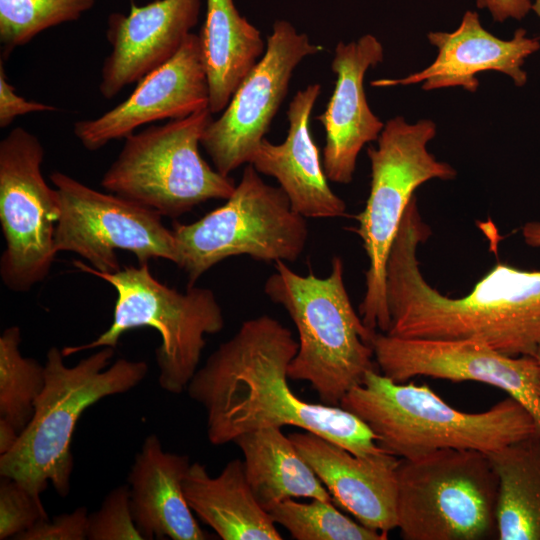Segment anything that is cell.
<instances>
[{"label":"cell","mask_w":540,"mask_h":540,"mask_svg":"<svg viewBox=\"0 0 540 540\" xmlns=\"http://www.w3.org/2000/svg\"><path fill=\"white\" fill-rule=\"evenodd\" d=\"M436 135L432 120L408 123L402 116L388 120L369 147L371 184L365 208L355 216L353 230L361 238L369 266L359 307L364 325L386 333L390 318L386 299V264L401 220L416 189L432 179L452 180L456 170L427 150Z\"/></svg>","instance_id":"obj_6"},{"label":"cell","mask_w":540,"mask_h":540,"mask_svg":"<svg viewBox=\"0 0 540 540\" xmlns=\"http://www.w3.org/2000/svg\"><path fill=\"white\" fill-rule=\"evenodd\" d=\"M265 281L264 292L289 314L299 348L288 376L307 381L327 405L337 406L365 374L375 370L372 336L355 311L344 282V263L336 256L326 277L300 275L284 261Z\"/></svg>","instance_id":"obj_4"},{"label":"cell","mask_w":540,"mask_h":540,"mask_svg":"<svg viewBox=\"0 0 540 540\" xmlns=\"http://www.w3.org/2000/svg\"><path fill=\"white\" fill-rule=\"evenodd\" d=\"M95 0H0V43L4 58L41 32L78 20Z\"/></svg>","instance_id":"obj_27"},{"label":"cell","mask_w":540,"mask_h":540,"mask_svg":"<svg viewBox=\"0 0 540 540\" xmlns=\"http://www.w3.org/2000/svg\"><path fill=\"white\" fill-rule=\"evenodd\" d=\"M200 9L201 0H155L142 6L131 0L128 14H110L111 53L101 69V95L113 98L170 60L197 24Z\"/></svg>","instance_id":"obj_15"},{"label":"cell","mask_w":540,"mask_h":540,"mask_svg":"<svg viewBox=\"0 0 540 540\" xmlns=\"http://www.w3.org/2000/svg\"><path fill=\"white\" fill-rule=\"evenodd\" d=\"M185 499L198 518L223 540H281L270 514L255 499L243 461H229L211 477L206 466L191 463L183 480Z\"/></svg>","instance_id":"obj_21"},{"label":"cell","mask_w":540,"mask_h":540,"mask_svg":"<svg viewBox=\"0 0 540 540\" xmlns=\"http://www.w3.org/2000/svg\"><path fill=\"white\" fill-rule=\"evenodd\" d=\"M190 458L166 452L157 435L146 437L128 483L134 522L144 539L206 540L182 488Z\"/></svg>","instance_id":"obj_20"},{"label":"cell","mask_w":540,"mask_h":540,"mask_svg":"<svg viewBox=\"0 0 540 540\" xmlns=\"http://www.w3.org/2000/svg\"><path fill=\"white\" fill-rule=\"evenodd\" d=\"M88 516L86 507L71 513L43 519L30 529L18 534L16 540H84L87 539Z\"/></svg>","instance_id":"obj_30"},{"label":"cell","mask_w":540,"mask_h":540,"mask_svg":"<svg viewBox=\"0 0 540 540\" xmlns=\"http://www.w3.org/2000/svg\"><path fill=\"white\" fill-rule=\"evenodd\" d=\"M78 269L108 282L116 291L110 327L95 340L67 346L64 357L95 348H115L129 330L155 329L161 344L155 349L159 385L172 394H180L198 369L205 335L216 334L224 327L222 308L211 289L187 286L184 292L155 278L149 264L127 266L113 273L99 272L80 261Z\"/></svg>","instance_id":"obj_5"},{"label":"cell","mask_w":540,"mask_h":540,"mask_svg":"<svg viewBox=\"0 0 540 540\" xmlns=\"http://www.w3.org/2000/svg\"><path fill=\"white\" fill-rule=\"evenodd\" d=\"M244 456L250 489L268 511L286 499L310 498L332 502L329 491L279 427H267L238 436L234 442Z\"/></svg>","instance_id":"obj_23"},{"label":"cell","mask_w":540,"mask_h":540,"mask_svg":"<svg viewBox=\"0 0 540 540\" xmlns=\"http://www.w3.org/2000/svg\"><path fill=\"white\" fill-rule=\"evenodd\" d=\"M3 59L0 60V127L9 126L15 118L32 112L57 110L56 107L27 100L16 94L15 88L8 82Z\"/></svg>","instance_id":"obj_31"},{"label":"cell","mask_w":540,"mask_h":540,"mask_svg":"<svg viewBox=\"0 0 540 540\" xmlns=\"http://www.w3.org/2000/svg\"><path fill=\"white\" fill-rule=\"evenodd\" d=\"M43 519L48 516L40 496L32 494L16 479L1 475L0 539H13Z\"/></svg>","instance_id":"obj_28"},{"label":"cell","mask_w":540,"mask_h":540,"mask_svg":"<svg viewBox=\"0 0 540 540\" xmlns=\"http://www.w3.org/2000/svg\"><path fill=\"white\" fill-rule=\"evenodd\" d=\"M212 119L205 107L127 136L101 186L170 218L211 199L227 200L235 190L234 179L213 169L199 151Z\"/></svg>","instance_id":"obj_9"},{"label":"cell","mask_w":540,"mask_h":540,"mask_svg":"<svg viewBox=\"0 0 540 540\" xmlns=\"http://www.w3.org/2000/svg\"><path fill=\"white\" fill-rule=\"evenodd\" d=\"M384 48L373 35L339 42L331 69L336 83L326 109L316 117L325 130L322 165L328 180L348 184L365 144L378 139L384 123L370 109L364 78L369 68L381 63Z\"/></svg>","instance_id":"obj_16"},{"label":"cell","mask_w":540,"mask_h":540,"mask_svg":"<svg viewBox=\"0 0 540 540\" xmlns=\"http://www.w3.org/2000/svg\"><path fill=\"white\" fill-rule=\"evenodd\" d=\"M288 436L333 500L360 524L386 535L397 528L398 457L387 452L357 456L306 430Z\"/></svg>","instance_id":"obj_18"},{"label":"cell","mask_w":540,"mask_h":540,"mask_svg":"<svg viewBox=\"0 0 540 540\" xmlns=\"http://www.w3.org/2000/svg\"><path fill=\"white\" fill-rule=\"evenodd\" d=\"M321 92L318 83L299 90L287 110L286 139L273 144L264 138L249 164L260 174L275 178L294 211L305 218H337L346 204L328 184L319 148L310 130V116Z\"/></svg>","instance_id":"obj_19"},{"label":"cell","mask_w":540,"mask_h":540,"mask_svg":"<svg viewBox=\"0 0 540 540\" xmlns=\"http://www.w3.org/2000/svg\"><path fill=\"white\" fill-rule=\"evenodd\" d=\"M532 9L537 14V16L540 18V0H535L534 3H532ZM540 39V37H539Z\"/></svg>","instance_id":"obj_34"},{"label":"cell","mask_w":540,"mask_h":540,"mask_svg":"<svg viewBox=\"0 0 540 540\" xmlns=\"http://www.w3.org/2000/svg\"><path fill=\"white\" fill-rule=\"evenodd\" d=\"M476 3L478 8H487L497 22L509 18L521 20L532 9L531 0H476Z\"/></svg>","instance_id":"obj_32"},{"label":"cell","mask_w":540,"mask_h":540,"mask_svg":"<svg viewBox=\"0 0 540 540\" xmlns=\"http://www.w3.org/2000/svg\"><path fill=\"white\" fill-rule=\"evenodd\" d=\"M113 356L114 348L102 347L67 366L62 350H48L45 386L16 444L0 455V475L16 479L36 496L49 482L61 497L69 494L71 441L80 416L101 399L131 390L148 372L145 361L120 358L109 366Z\"/></svg>","instance_id":"obj_3"},{"label":"cell","mask_w":540,"mask_h":540,"mask_svg":"<svg viewBox=\"0 0 540 540\" xmlns=\"http://www.w3.org/2000/svg\"><path fill=\"white\" fill-rule=\"evenodd\" d=\"M200 47L208 80L209 109L222 112L242 80L260 60L266 44L234 0H206Z\"/></svg>","instance_id":"obj_22"},{"label":"cell","mask_w":540,"mask_h":540,"mask_svg":"<svg viewBox=\"0 0 540 540\" xmlns=\"http://www.w3.org/2000/svg\"><path fill=\"white\" fill-rule=\"evenodd\" d=\"M259 174L247 164L225 204L192 223H173L176 265L186 273L188 286L229 257L276 263L302 255L309 234L306 218L292 209L280 187Z\"/></svg>","instance_id":"obj_8"},{"label":"cell","mask_w":540,"mask_h":540,"mask_svg":"<svg viewBox=\"0 0 540 540\" xmlns=\"http://www.w3.org/2000/svg\"><path fill=\"white\" fill-rule=\"evenodd\" d=\"M21 330L6 328L0 336V419L20 434L34 414L45 386V367L20 351Z\"/></svg>","instance_id":"obj_25"},{"label":"cell","mask_w":540,"mask_h":540,"mask_svg":"<svg viewBox=\"0 0 540 540\" xmlns=\"http://www.w3.org/2000/svg\"><path fill=\"white\" fill-rule=\"evenodd\" d=\"M298 348L287 327L260 315L244 321L210 354L186 388L206 412L210 443L224 445L250 431L296 426L357 456L386 452L353 413L341 406L308 403L293 392L288 368Z\"/></svg>","instance_id":"obj_1"},{"label":"cell","mask_w":540,"mask_h":540,"mask_svg":"<svg viewBox=\"0 0 540 540\" xmlns=\"http://www.w3.org/2000/svg\"><path fill=\"white\" fill-rule=\"evenodd\" d=\"M40 140L22 127L0 141V224L5 249L0 276L14 292H27L48 276L58 252L57 190L45 181Z\"/></svg>","instance_id":"obj_10"},{"label":"cell","mask_w":540,"mask_h":540,"mask_svg":"<svg viewBox=\"0 0 540 540\" xmlns=\"http://www.w3.org/2000/svg\"><path fill=\"white\" fill-rule=\"evenodd\" d=\"M323 50L286 20H277L266 50L233 93L221 116L206 127L201 146L224 176L249 164L285 98L292 73Z\"/></svg>","instance_id":"obj_12"},{"label":"cell","mask_w":540,"mask_h":540,"mask_svg":"<svg viewBox=\"0 0 540 540\" xmlns=\"http://www.w3.org/2000/svg\"><path fill=\"white\" fill-rule=\"evenodd\" d=\"M19 435L10 423L0 419V455L8 453L13 448Z\"/></svg>","instance_id":"obj_33"},{"label":"cell","mask_w":540,"mask_h":540,"mask_svg":"<svg viewBox=\"0 0 540 540\" xmlns=\"http://www.w3.org/2000/svg\"><path fill=\"white\" fill-rule=\"evenodd\" d=\"M534 357H535V358L539 361V363H540V346L538 347V349H537V351H536Z\"/></svg>","instance_id":"obj_35"},{"label":"cell","mask_w":540,"mask_h":540,"mask_svg":"<svg viewBox=\"0 0 540 540\" xmlns=\"http://www.w3.org/2000/svg\"><path fill=\"white\" fill-rule=\"evenodd\" d=\"M275 524L297 540H385L387 535L369 529L338 511L332 502L308 503L286 499L267 511Z\"/></svg>","instance_id":"obj_26"},{"label":"cell","mask_w":540,"mask_h":540,"mask_svg":"<svg viewBox=\"0 0 540 540\" xmlns=\"http://www.w3.org/2000/svg\"><path fill=\"white\" fill-rule=\"evenodd\" d=\"M360 418L378 445L398 458H414L443 448L486 454L540 432V424L508 397L483 412L468 413L447 404L427 385L398 383L368 371L339 404Z\"/></svg>","instance_id":"obj_2"},{"label":"cell","mask_w":540,"mask_h":540,"mask_svg":"<svg viewBox=\"0 0 540 540\" xmlns=\"http://www.w3.org/2000/svg\"><path fill=\"white\" fill-rule=\"evenodd\" d=\"M429 42L437 48L434 61L418 72L399 79H378L375 87L422 83L425 91L461 87L476 92L477 74L497 71L510 77L516 86L527 82L522 69L525 59L540 49L539 38L527 36L523 28L515 31L510 40L488 32L475 11H466L459 27L453 32H430Z\"/></svg>","instance_id":"obj_17"},{"label":"cell","mask_w":540,"mask_h":540,"mask_svg":"<svg viewBox=\"0 0 540 540\" xmlns=\"http://www.w3.org/2000/svg\"><path fill=\"white\" fill-rule=\"evenodd\" d=\"M60 201L55 248L73 252L99 272L121 269L116 250L135 255L139 264L178 255L172 229L155 210L114 193H105L59 171L49 176Z\"/></svg>","instance_id":"obj_11"},{"label":"cell","mask_w":540,"mask_h":540,"mask_svg":"<svg viewBox=\"0 0 540 540\" xmlns=\"http://www.w3.org/2000/svg\"><path fill=\"white\" fill-rule=\"evenodd\" d=\"M487 455L498 478L497 538L540 540V432Z\"/></svg>","instance_id":"obj_24"},{"label":"cell","mask_w":540,"mask_h":540,"mask_svg":"<svg viewBox=\"0 0 540 540\" xmlns=\"http://www.w3.org/2000/svg\"><path fill=\"white\" fill-rule=\"evenodd\" d=\"M396 520L405 540L497 536L498 478L488 455L443 448L396 466Z\"/></svg>","instance_id":"obj_7"},{"label":"cell","mask_w":540,"mask_h":540,"mask_svg":"<svg viewBox=\"0 0 540 540\" xmlns=\"http://www.w3.org/2000/svg\"><path fill=\"white\" fill-rule=\"evenodd\" d=\"M371 346L381 374L395 382L427 376L488 384L507 392L540 424V363L534 356H508L470 339L402 338L377 331Z\"/></svg>","instance_id":"obj_13"},{"label":"cell","mask_w":540,"mask_h":540,"mask_svg":"<svg viewBox=\"0 0 540 540\" xmlns=\"http://www.w3.org/2000/svg\"><path fill=\"white\" fill-rule=\"evenodd\" d=\"M87 539H144L132 516L129 485L119 486L111 490L99 510L89 514Z\"/></svg>","instance_id":"obj_29"},{"label":"cell","mask_w":540,"mask_h":540,"mask_svg":"<svg viewBox=\"0 0 540 540\" xmlns=\"http://www.w3.org/2000/svg\"><path fill=\"white\" fill-rule=\"evenodd\" d=\"M209 107V87L199 35L190 33L167 62L143 76L133 92L94 119L77 121L73 133L89 151L125 139L144 124L180 119Z\"/></svg>","instance_id":"obj_14"}]
</instances>
